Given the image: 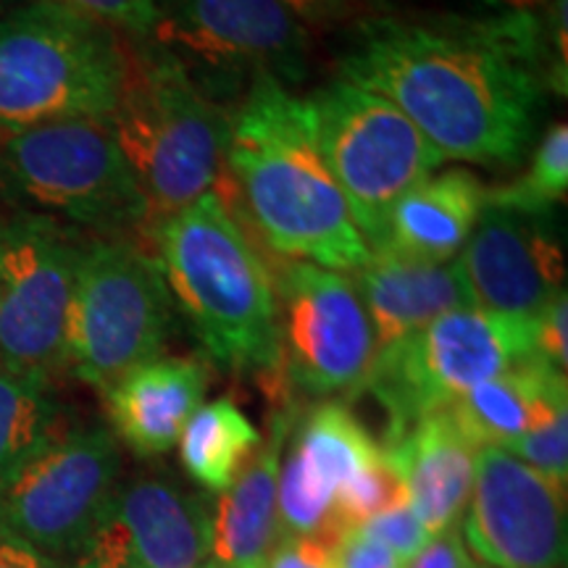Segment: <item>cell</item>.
Masks as SVG:
<instances>
[{
	"label": "cell",
	"mask_w": 568,
	"mask_h": 568,
	"mask_svg": "<svg viewBox=\"0 0 568 568\" xmlns=\"http://www.w3.org/2000/svg\"><path fill=\"white\" fill-rule=\"evenodd\" d=\"M337 568H408L379 539L364 535L361 529L345 531L337 539Z\"/></svg>",
	"instance_id": "cell-33"
},
{
	"label": "cell",
	"mask_w": 568,
	"mask_h": 568,
	"mask_svg": "<svg viewBox=\"0 0 568 568\" xmlns=\"http://www.w3.org/2000/svg\"><path fill=\"white\" fill-rule=\"evenodd\" d=\"M503 450L545 474L556 485L568 487V414H560L529 435L503 445Z\"/></svg>",
	"instance_id": "cell-28"
},
{
	"label": "cell",
	"mask_w": 568,
	"mask_h": 568,
	"mask_svg": "<svg viewBox=\"0 0 568 568\" xmlns=\"http://www.w3.org/2000/svg\"><path fill=\"white\" fill-rule=\"evenodd\" d=\"M477 568H485V566H477Z\"/></svg>",
	"instance_id": "cell-40"
},
{
	"label": "cell",
	"mask_w": 568,
	"mask_h": 568,
	"mask_svg": "<svg viewBox=\"0 0 568 568\" xmlns=\"http://www.w3.org/2000/svg\"><path fill=\"white\" fill-rule=\"evenodd\" d=\"M153 243L174 308L203 353L224 372L258 376L284 400L274 272L232 203L209 193L155 219Z\"/></svg>",
	"instance_id": "cell-3"
},
{
	"label": "cell",
	"mask_w": 568,
	"mask_h": 568,
	"mask_svg": "<svg viewBox=\"0 0 568 568\" xmlns=\"http://www.w3.org/2000/svg\"><path fill=\"white\" fill-rule=\"evenodd\" d=\"M295 414L293 403L274 410L268 437L261 439L232 485L213 503L209 558L213 568H264L272 556L280 539V466Z\"/></svg>",
	"instance_id": "cell-19"
},
{
	"label": "cell",
	"mask_w": 568,
	"mask_h": 568,
	"mask_svg": "<svg viewBox=\"0 0 568 568\" xmlns=\"http://www.w3.org/2000/svg\"><path fill=\"white\" fill-rule=\"evenodd\" d=\"M21 3H27V0H0V13L17 9V6H21Z\"/></svg>",
	"instance_id": "cell-38"
},
{
	"label": "cell",
	"mask_w": 568,
	"mask_h": 568,
	"mask_svg": "<svg viewBox=\"0 0 568 568\" xmlns=\"http://www.w3.org/2000/svg\"><path fill=\"white\" fill-rule=\"evenodd\" d=\"M361 531L368 537L379 539L382 545H387V548L393 550L406 566L414 564V560L424 552L426 545L435 539L429 531H426L422 518L416 516V510L410 508L406 493L397 497L387 510H382V514L368 518L364 527H361Z\"/></svg>",
	"instance_id": "cell-29"
},
{
	"label": "cell",
	"mask_w": 568,
	"mask_h": 568,
	"mask_svg": "<svg viewBox=\"0 0 568 568\" xmlns=\"http://www.w3.org/2000/svg\"><path fill=\"white\" fill-rule=\"evenodd\" d=\"M59 3L134 40H151L163 9V0H59Z\"/></svg>",
	"instance_id": "cell-30"
},
{
	"label": "cell",
	"mask_w": 568,
	"mask_h": 568,
	"mask_svg": "<svg viewBox=\"0 0 568 568\" xmlns=\"http://www.w3.org/2000/svg\"><path fill=\"white\" fill-rule=\"evenodd\" d=\"M353 284L372 318L376 353L416 335L447 311L477 308L458 258L432 264L376 247Z\"/></svg>",
	"instance_id": "cell-18"
},
{
	"label": "cell",
	"mask_w": 568,
	"mask_h": 568,
	"mask_svg": "<svg viewBox=\"0 0 568 568\" xmlns=\"http://www.w3.org/2000/svg\"><path fill=\"white\" fill-rule=\"evenodd\" d=\"M119 479L122 450L109 426L63 429L0 487V531L71 560Z\"/></svg>",
	"instance_id": "cell-12"
},
{
	"label": "cell",
	"mask_w": 568,
	"mask_h": 568,
	"mask_svg": "<svg viewBox=\"0 0 568 568\" xmlns=\"http://www.w3.org/2000/svg\"><path fill=\"white\" fill-rule=\"evenodd\" d=\"M201 568H213V566H211V564H205V566H201Z\"/></svg>",
	"instance_id": "cell-39"
},
{
	"label": "cell",
	"mask_w": 568,
	"mask_h": 568,
	"mask_svg": "<svg viewBox=\"0 0 568 568\" xmlns=\"http://www.w3.org/2000/svg\"><path fill=\"white\" fill-rule=\"evenodd\" d=\"M61 432L53 382L0 366V487Z\"/></svg>",
	"instance_id": "cell-25"
},
{
	"label": "cell",
	"mask_w": 568,
	"mask_h": 568,
	"mask_svg": "<svg viewBox=\"0 0 568 568\" xmlns=\"http://www.w3.org/2000/svg\"><path fill=\"white\" fill-rule=\"evenodd\" d=\"M339 74L397 105L443 159L487 166L521 161L545 92L568 90V61L537 11L366 19Z\"/></svg>",
	"instance_id": "cell-1"
},
{
	"label": "cell",
	"mask_w": 568,
	"mask_h": 568,
	"mask_svg": "<svg viewBox=\"0 0 568 568\" xmlns=\"http://www.w3.org/2000/svg\"><path fill=\"white\" fill-rule=\"evenodd\" d=\"M305 103L318 151L368 251H376L385 243L395 203L429 180L445 159L406 113L361 84L337 80Z\"/></svg>",
	"instance_id": "cell-9"
},
{
	"label": "cell",
	"mask_w": 568,
	"mask_h": 568,
	"mask_svg": "<svg viewBox=\"0 0 568 568\" xmlns=\"http://www.w3.org/2000/svg\"><path fill=\"white\" fill-rule=\"evenodd\" d=\"M566 510L564 485L503 447L485 445L477 447L460 539L485 568H564Z\"/></svg>",
	"instance_id": "cell-13"
},
{
	"label": "cell",
	"mask_w": 568,
	"mask_h": 568,
	"mask_svg": "<svg viewBox=\"0 0 568 568\" xmlns=\"http://www.w3.org/2000/svg\"><path fill=\"white\" fill-rule=\"evenodd\" d=\"M497 13H535L550 3V0H481Z\"/></svg>",
	"instance_id": "cell-37"
},
{
	"label": "cell",
	"mask_w": 568,
	"mask_h": 568,
	"mask_svg": "<svg viewBox=\"0 0 568 568\" xmlns=\"http://www.w3.org/2000/svg\"><path fill=\"white\" fill-rule=\"evenodd\" d=\"M408 568H477L474 558L468 556L464 539L458 529H447L426 545L422 556H418Z\"/></svg>",
	"instance_id": "cell-35"
},
{
	"label": "cell",
	"mask_w": 568,
	"mask_h": 568,
	"mask_svg": "<svg viewBox=\"0 0 568 568\" xmlns=\"http://www.w3.org/2000/svg\"><path fill=\"white\" fill-rule=\"evenodd\" d=\"M282 393L361 395L376 361V335L364 301L345 274L287 261L274 274Z\"/></svg>",
	"instance_id": "cell-10"
},
{
	"label": "cell",
	"mask_w": 568,
	"mask_h": 568,
	"mask_svg": "<svg viewBox=\"0 0 568 568\" xmlns=\"http://www.w3.org/2000/svg\"><path fill=\"white\" fill-rule=\"evenodd\" d=\"M445 410L474 447H503L568 414V379L545 361L531 358L468 389Z\"/></svg>",
	"instance_id": "cell-22"
},
{
	"label": "cell",
	"mask_w": 568,
	"mask_h": 568,
	"mask_svg": "<svg viewBox=\"0 0 568 568\" xmlns=\"http://www.w3.org/2000/svg\"><path fill=\"white\" fill-rule=\"evenodd\" d=\"M174 303L155 253L130 234L84 240L67 318V372L98 393L161 358Z\"/></svg>",
	"instance_id": "cell-6"
},
{
	"label": "cell",
	"mask_w": 568,
	"mask_h": 568,
	"mask_svg": "<svg viewBox=\"0 0 568 568\" xmlns=\"http://www.w3.org/2000/svg\"><path fill=\"white\" fill-rule=\"evenodd\" d=\"M531 339L539 361L566 374L568 368V295L560 290L531 316Z\"/></svg>",
	"instance_id": "cell-31"
},
{
	"label": "cell",
	"mask_w": 568,
	"mask_h": 568,
	"mask_svg": "<svg viewBox=\"0 0 568 568\" xmlns=\"http://www.w3.org/2000/svg\"><path fill=\"white\" fill-rule=\"evenodd\" d=\"M301 24H335L345 21L353 13L374 9L379 0H280Z\"/></svg>",
	"instance_id": "cell-34"
},
{
	"label": "cell",
	"mask_w": 568,
	"mask_h": 568,
	"mask_svg": "<svg viewBox=\"0 0 568 568\" xmlns=\"http://www.w3.org/2000/svg\"><path fill=\"white\" fill-rule=\"evenodd\" d=\"M264 568H337V545L318 535H282Z\"/></svg>",
	"instance_id": "cell-32"
},
{
	"label": "cell",
	"mask_w": 568,
	"mask_h": 568,
	"mask_svg": "<svg viewBox=\"0 0 568 568\" xmlns=\"http://www.w3.org/2000/svg\"><path fill=\"white\" fill-rule=\"evenodd\" d=\"M84 237L42 213L0 219V366L53 382L67 372V318Z\"/></svg>",
	"instance_id": "cell-11"
},
{
	"label": "cell",
	"mask_w": 568,
	"mask_h": 568,
	"mask_svg": "<svg viewBox=\"0 0 568 568\" xmlns=\"http://www.w3.org/2000/svg\"><path fill=\"white\" fill-rule=\"evenodd\" d=\"M403 493H406L403 481L382 445L379 456L337 489L335 508H332V527H335L337 539L345 531L364 527L368 518L387 510Z\"/></svg>",
	"instance_id": "cell-27"
},
{
	"label": "cell",
	"mask_w": 568,
	"mask_h": 568,
	"mask_svg": "<svg viewBox=\"0 0 568 568\" xmlns=\"http://www.w3.org/2000/svg\"><path fill=\"white\" fill-rule=\"evenodd\" d=\"M0 197L17 211L126 234L151 222L109 119H69L0 140Z\"/></svg>",
	"instance_id": "cell-7"
},
{
	"label": "cell",
	"mask_w": 568,
	"mask_h": 568,
	"mask_svg": "<svg viewBox=\"0 0 568 568\" xmlns=\"http://www.w3.org/2000/svg\"><path fill=\"white\" fill-rule=\"evenodd\" d=\"M209 495L166 471L119 479L69 568H201L211 558Z\"/></svg>",
	"instance_id": "cell-14"
},
{
	"label": "cell",
	"mask_w": 568,
	"mask_h": 568,
	"mask_svg": "<svg viewBox=\"0 0 568 568\" xmlns=\"http://www.w3.org/2000/svg\"><path fill=\"white\" fill-rule=\"evenodd\" d=\"M226 174L243 213L280 258L358 272L372 258L339 184L326 166L308 103L268 74L253 77L232 113Z\"/></svg>",
	"instance_id": "cell-2"
},
{
	"label": "cell",
	"mask_w": 568,
	"mask_h": 568,
	"mask_svg": "<svg viewBox=\"0 0 568 568\" xmlns=\"http://www.w3.org/2000/svg\"><path fill=\"white\" fill-rule=\"evenodd\" d=\"M122 34L59 0L0 13V140L69 119H109L124 92Z\"/></svg>",
	"instance_id": "cell-5"
},
{
	"label": "cell",
	"mask_w": 568,
	"mask_h": 568,
	"mask_svg": "<svg viewBox=\"0 0 568 568\" xmlns=\"http://www.w3.org/2000/svg\"><path fill=\"white\" fill-rule=\"evenodd\" d=\"M282 456L276 516L282 535H318L337 545L332 527L337 489L382 453L361 418L343 400L297 410Z\"/></svg>",
	"instance_id": "cell-17"
},
{
	"label": "cell",
	"mask_w": 568,
	"mask_h": 568,
	"mask_svg": "<svg viewBox=\"0 0 568 568\" xmlns=\"http://www.w3.org/2000/svg\"><path fill=\"white\" fill-rule=\"evenodd\" d=\"M109 124L138 176L151 222L209 193H224L232 113L176 55L153 42L130 53L124 92Z\"/></svg>",
	"instance_id": "cell-4"
},
{
	"label": "cell",
	"mask_w": 568,
	"mask_h": 568,
	"mask_svg": "<svg viewBox=\"0 0 568 568\" xmlns=\"http://www.w3.org/2000/svg\"><path fill=\"white\" fill-rule=\"evenodd\" d=\"M537 358L531 318L481 308L447 311L416 335L376 353L366 389L387 414L385 445L450 408L481 382Z\"/></svg>",
	"instance_id": "cell-8"
},
{
	"label": "cell",
	"mask_w": 568,
	"mask_h": 568,
	"mask_svg": "<svg viewBox=\"0 0 568 568\" xmlns=\"http://www.w3.org/2000/svg\"><path fill=\"white\" fill-rule=\"evenodd\" d=\"M209 368L197 358H155L103 393L111 432L134 456L159 458L203 406Z\"/></svg>",
	"instance_id": "cell-20"
},
{
	"label": "cell",
	"mask_w": 568,
	"mask_h": 568,
	"mask_svg": "<svg viewBox=\"0 0 568 568\" xmlns=\"http://www.w3.org/2000/svg\"><path fill=\"white\" fill-rule=\"evenodd\" d=\"M0 568H67L59 560L48 558L45 552L34 550L32 545L21 542L19 537L0 531Z\"/></svg>",
	"instance_id": "cell-36"
},
{
	"label": "cell",
	"mask_w": 568,
	"mask_h": 568,
	"mask_svg": "<svg viewBox=\"0 0 568 568\" xmlns=\"http://www.w3.org/2000/svg\"><path fill=\"white\" fill-rule=\"evenodd\" d=\"M261 432L232 397L201 406L180 437V460L187 477L209 493H224L261 445Z\"/></svg>",
	"instance_id": "cell-24"
},
{
	"label": "cell",
	"mask_w": 568,
	"mask_h": 568,
	"mask_svg": "<svg viewBox=\"0 0 568 568\" xmlns=\"http://www.w3.org/2000/svg\"><path fill=\"white\" fill-rule=\"evenodd\" d=\"M153 45L226 74L301 82L311 38L280 0H163Z\"/></svg>",
	"instance_id": "cell-15"
},
{
	"label": "cell",
	"mask_w": 568,
	"mask_h": 568,
	"mask_svg": "<svg viewBox=\"0 0 568 568\" xmlns=\"http://www.w3.org/2000/svg\"><path fill=\"white\" fill-rule=\"evenodd\" d=\"M487 193L466 169L429 176L395 203L379 247L432 264L456 261L485 211Z\"/></svg>",
	"instance_id": "cell-23"
},
{
	"label": "cell",
	"mask_w": 568,
	"mask_h": 568,
	"mask_svg": "<svg viewBox=\"0 0 568 568\" xmlns=\"http://www.w3.org/2000/svg\"><path fill=\"white\" fill-rule=\"evenodd\" d=\"M568 193V126L552 124L539 140L527 174L508 187L489 190L487 201L524 213H552Z\"/></svg>",
	"instance_id": "cell-26"
},
{
	"label": "cell",
	"mask_w": 568,
	"mask_h": 568,
	"mask_svg": "<svg viewBox=\"0 0 568 568\" xmlns=\"http://www.w3.org/2000/svg\"><path fill=\"white\" fill-rule=\"evenodd\" d=\"M385 450L426 531L439 537L456 529L471 497L477 447L460 435L450 414L424 416Z\"/></svg>",
	"instance_id": "cell-21"
},
{
	"label": "cell",
	"mask_w": 568,
	"mask_h": 568,
	"mask_svg": "<svg viewBox=\"0 0 568 568\" xmlns=\"http://www.w3.org/2000/svg\"><path fill=\"white\" fill-rule=\"evenodd\" d=\"M458 261L474 305L489 314L531 318L566 290L552 213H524L487 201Z\"/></svg>",
	"instance_id": "cell-16"
}]
</instances>
